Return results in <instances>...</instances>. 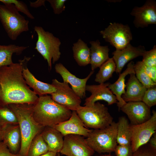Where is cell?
<instances>
[{
	"mask_svg": "<svg viewBox=\"0 0 156 156\" xmlns=\"http://www.w3.org/2000/svg\"><path fill=\"white\" fill-rule=\"evenodd\" d=\"M99 68V70L96 75L95 81L99 84L105 83L108 80L116 69V65L112 57L109 58Z\"/></svg>",
	"mask_w": 156,
	"mask_h": 156,
	"instance_id": "4316f807",
	"label": "cell"
},
{
	"mask_svg": "<svg viewBox=\"0 0 156 156\" xmlns=\"http://www.w3.org/2000/svg\"><path fill=\"white\" fill-rule=\"evenodd\" d=\"M117 123L113 121L104 128L93 129L86 139L91 148L99 153L114 151L117 145Z\"/></svg>",
	"mask_w": 156,
	"mask_h": 156,
	"instance_id": "8992f818",
	"label": "cell"
},
{
	"mask_svg": "<svg viewBox=\"0 0 156 156\" xmlns=\"http://www.w3.org/2000/svg\"><path fill=\"white\" fill-rule=\"evenodd\" d=\"M33 105L24 103L8 105L15 114L20 128L21 142L18 154L22 156H27L32 140L42 132L45 127L35 120L33 116Z\"/></svg>",
	"mask_w": 156,
	"mask_h": 156,
	"instance_id": "7a4b0ae2",
	"label": "cell"
},
{
	"mask_svg": "<svg viewBox=\"0 0 156 156\" xmlns=\"http://www.w3.org/2000/svg\"><path fill=\"white\" fill-rule=\"evenodd\" d=\"M1 128H2L0 126V133L1 130Z\"/></svg>",
	"mask_w": 156,
	"mask_h": 156,
	"instance_id": "ee69618b",
	"label": "cell"
},
{
	"mask_svg": "<svg viewBox=\"0 0 156 156\" xmlns=\"http://www.w3.org/2000/svg\"><path fill=\"white\" fill-rule=\"evenodd\" d=\"M29 46H19L15 44L0 45V68L13 64L12 56L14 54L21 55Z\"/></svg>",
	"mask_w": 156,
	"mask_h": 156,
	"instance_id": "d4e9b609",
	"label": "cell"
},
{
	"mask_svg": "<svg viewBox=\"0 0 156 156\" xmlns=\"http://www.w3.org/2000/svg\"><path fill=\"white\" fill-rule=\"evenodd\" d=\"M150 146L153 149L156 150V133H155L150 139Z\"/></svg>",
	"mask_w": 156,
	"mask_h": 156,
	"instance_id": "ab89813d",
	"label": "cell"
},
{
	"mask_svg": "<svg viewBox=\"0 0 156 156\" xmlns=\"http://www.w3.org/2000/svg\"><path fill=\"white\" fill-rule=\"evenodd\" d=\"M57 156H61L60 153H57Z\"/></svg>",
	"mask_w": 156,
	"mask_h": 156,
	"instance_id": "7bdbcfd3",
	"label": "cell"
},
{
	"mask_svg": "<svg viewBox=\"0 0 156 156\" xmlns=\"http://www.w3.org/2000/svg\"><path fill=\"white\" fill-rule=\"evenodd\" d=\"M90 43L91 45L90 64L92 71H94L109 59V49L107 46H101L99 40L91 41Z\"/></svg>",
	"mask_w": 156,
	"mask_h": 156,
	"instance_id": "7402d4cb",
	"label": "cell"
},
{
	"mask_svg": "<svg viewBox=\"0 0 156 156\" xmlns=\"http://www.w3.org/2000/svg\"><path fill=\"white\" fill-rule=\"evenodd\" d=\"M30 59L29 57H26L23 70V76L27 85L32 88L34 92L39 96L51 94L55 92L57 90L53 85L39 81L30 71L27 67L25 66V64Z\"/></svg>",
	"mask_w": 156,
	"mask_h": 156,
	"instance_id": "d6986e66",
	"label": "cell"
},
{
	"mask_svg": "<svg viewBox=\"0 0 156 156\" xmlns=\"http://www.w3.org/2000/svg\"><path fill=\"white\" fill-rule=\"evenodd\" d=\"M0 156H22L18 153L14 154L12 153L6 145L0 140Z\"/></svg>",
	"mask_w": 156,
	"mask_h": 156,
	"instance_id": "8d00e7d4",
	"label": "cell"
},
{
	"mask_svg": "<svg viewBox=\"0 0 156 156\" xmlns=\"http://www.w3.org/2000/svg\"><path fill=\"white\" fill-rule=\"evenodd\" d=\"M116 156H132L133 153L131 145H117L114 150Z\"/></svg>",
	"mask_w": 156,
	"mask_h": 156,
	"instance_id": "836d02e7",
	"label": "cell"
},
{
	"mask_svg": "<svg viewBox=\"0 0 156 156\" xmlns=\"http://www.w3.org/2000/svg\"><path fill=\"white\" fill-rule=\"evenodd\" d=\"M99 32L105 40L115 47L116 50L123 48L133 39L130 28L128 24L111 23L107 27Z\"/></svg>",
	"mask_w": 156,
	"mask_h": 156,
	"instance_id": "ba28073f",
	"label": "cell"
},
{
	"mask_svg": "<svg viewBox=\"0 0 156 156\" xmlns=\"http://www.w3.org/2000/svg\"><path fill=\"white\" fill-rule=\"evenodd\" d=\"M99 156H112L110 155H101Z\"/></svg>",
	"mask_w": 156,
	"mask_h": 156,
	"instance_id": "b9f144b4",
	"label": "cell"
},
{
	"mask_svg": "<svg viewBox=\"0 0 156 156\" xmlns=\"http://www.w3.org/2000/svg\"><path fill=\"white\" fill-rule=\"evenodd\" d=\"M57 153L52 152L48 151L46 153L41 155L40 156H57Z\"/></svg>",
	"mask_w": 156,
	"mask_h": 156,
	"instance_id": "60d3db41",
	"label": "cell"
},
{
	"mask_svg": "<svg viewBox=\"0 0 156 156\" xmlns=\"http://www.w3.org/2000/svg\"><path fill=\"white\" fill-rule=\"evenodd\" d=\"M135 75L138 79L147 89L156 86L146 73L142 61H138L134 65Z\"/></svg>",
	"mask_w": 156,
	"mask_h": 156,
	"instance_id": "f1b7e54d",
	"label": "cell"
},
{
	"mask_svg": "<svg viewBox=\"0 0 156 156\" xmlns=\"http://www.w3.org/2000/svg\"><path fill=\"white\" fill-rule=\"evenodd\" d=\"M51 84L57 90L55 92L51 94L52 99L71 111H76L80 106L81 100L69 87L68 83L61 82L54 79L52 80Z\"/></svg>",
	"mask_w": 156,
	"mask_h": 156,
	"instance_id": "30bf717a",
	"label": "cell"
},
{
	"mask_svg": "<svg viewBox=\"0 0 156 156\" xmlns=\"http://www.w3.org/2000/svg\"><path fill=\"white\" fill-rule=\"evenodd\" d=\"M33 116L36 121L45 127L58 124L68 119L72 111L54 101L51 96H39L33 105Z\"/></svg>",
	"mask_w": 156,
	"mask_h": 156,
	"instance_id": "3957f363",
	"label": "cell"
},
{
	"mask_svg": "<svg viewBox=\"0 0 156 156\" xmlns=\"http://www.w3.org/2000/svg\"><path fill=\"white\" fill-rule=\"evenodd\" d=\"M144 67L149 77L154 82L156 83V67L147 66L144 64Z\"/></svg>",
	"mask_w": 156,
	"mask_h": 156,
	"instance_id": "74e56055",
	"label": "cell"
},
{
	"mask_svg": "<svg viewBox=\"0 0 156 156\" xmlns=\"http://www.w3.org/2000/svg\"><path fill=\"white\" fill-rule=\"evenodd\" d=\"M94 152L83 136L70 134L64 137L60 153L66 156H92Z\"/></svg>",
	"mask_w": 156,
	"mask_h": 156,
	"instance_id": "8fae6325",
	"label": "cell"
},
{
	"mask_svg": "<svg viewBox=\"0 0 156 156\" xmlns=\"http://www.w3.org/2000/svg\"><path fill=\"white\" fill-rule=\"evenodd\" d=\"M0 140H1V136H0Z\"/></svg>",
	"mask_w": 156,
	"mask_h": 156,
	"instance_id": "f6af8a7d",
	"label": "cell"
},
{
	"mask_svg": "<svg viewBox=\"0 0 156 156\" xmlns=\"http://www.w3.org/2000/svg\"><path fill=\"white\" fill-rule=\"evenodd\" d=\"M50 126L60 131L64 137L74 134L87 137L93 130L85 126L75 111H72L71 116L68 120Z\"/></svg>",
	"mask_w": 156,
	"mask_h": 156,
	"instance_id": "4fadbf2b",
	"label": "cell"
},
{
	"mask_svg": "<svg viewBox=\"0 0 156 156\" xmlns=\"http://www.w3.org/2000/svg\"><path fill=\"white\" fill-rule=\"evenodd\" d=\"M117 123L116 136L117 143L120 145L131 144V133L130 125L125 116L119 118Z\"/></svg>",
	"mask_w": 156,
	"mask_h": 156,
	"instance_id": "484cf974",
	"label": "cell"
},
{
	"mask_svg": "<svg viewBox=\"0 0 156 156\" xmlns=\"http://www.w3.org/2000/svg\"><path fill=\"white\" fill-rule=\"evenodd\" d=\"M130 14L134 17L133 23L137 28H144L156 24V2L147 0L141 7L135 6Z\"/></svg>",
	"mask_w": 156,
	"mask_h": 156,
	"instance_id": "7c38bea8",
	"label": "cell"
},
{
	"mask_svg": "<svg viewBox=\"0 0 156 156\" xmlns=\"http://www.w3.org/2000/svg\"><path fill=\"white\" fill-rule=\"evenodd\" d=\"M142 61L146 65L156 67V46L155 45L152 49L146 51L143 55Z\"/></svg>",
	"mask_w": 156,
	"mask_h": 156,
	"instance_id": "d6a6232c",
	"label": "cell"
},
{
	"mask_svg": "<svg viewBox=\"0 0 156 156\" xmlns=\"http://www.w3.org/2000/svg\"><path fill=\"white\" fill-rule=\"evenodd\" d=\"M55 72L61 76L63 82L69 83L71 86V88L81 99L86 97V84L94 73V71H91L85 78L80 79L72 74L60 63L55 65Z\"/></svg>",
	"mask_w": 156,
	"mask_h": 156,
	"instance_id": "9a60e30c",
	"label": "cell"
},
{
	"mask_svg": "<svg viewBox=\"0 0 156 156\" xmlns=\"http://www.w3.org/2000/svg\"><path fill=\"white\" fill-rule=\"evenodd\" d=\"M150 118L145 122L137 125H130L131 146L133 153L146 144L156 132V112L152 111Z\"/></svg>",
	"mask_w": 156,
	"mask_h": 156,
	"instance_id": "9c48e42d",
	"label": "cell"
},
{
	"mask_svg": "<svg viewBox=\"0 0 156 156\" xmlns=\"http://www.w3.org/2000/svg\"><path fill=\"white\" fill-rule=\"evenodd\" d=\"M146 51L144 46L140 45L134 47L130 43L122 49L116 50L112 53V58L116 65V73L120 74L128 62L138 57L142 56Z\"/></svg>",
	"mask_w": 156,
	"mask_h": 156,
	"instance_id": "2e32d148",
	"label": "cell"
},
{
	"mask_svg": "<svg viewBox=\"0 0 156 156\" xmlns=\"http://www.w3.org/2000/svg\"><path fill=\"white\" fill-rule=\"evenodd\" d=\"M10 124H18L15 114L8 105H0V126Z\"/></svg>",
	"mask_w": 156,
	"mask_h": 156,
	"instance_id": "f546056e",
	"label": "cell"
},
{
	"mask_svg": "<svg viewBox=\"0 0 156 156\" xmlns=\"http://www.w3.org/2000/svg\"><path fill=\"white\" fill-rule=\"evenodd\" d=\"M26 58L0 68V105L34 104L39 96L27 85L23 75Z\"/></svg>",
	"mask_w": 156,
	"mask_h": 156,
	"instance_id": "6da1fadb",
	"label": "cell"
},
{
	"mask_svg": "<svg viewBox=\"0 0 156 156\" xmlns=\"http://www.w3.org/2000/svg\"><path fill=\"white\" fill-rule=\"evenodd\" d=\"M126 83V90L122 98L127 103L142 101L147 88L138 79L135 73H131Z\"/></svg>",
	"mask_w": 156,
	"mask_h": 156,
	"instance_id": "ffe728a7",
	"label": "cell"
},
{
	"mask_svg": "<svg viewBox=\"0 0 156 156\" xmlns=\"http://www.w3.org/2000/svg\"><path fill=\"white\" fill-rule=\"evenodd\" d=\"M1 140L6 145L10 151L14 154L18 153L21 136L18 124H10L2 127L0 133Z\"/></svg>",
	"mask_w": 156,
	"mask_h": 156,
	"instance_id": "ac0fdd59",
	"label": "cell"
},
{
	"mask_svg": "<svg viewBox=\"0 0 156 156\" xmlns=\"http://www.w3.org/2000/svg\"><path fill=\"white\" fill-rule=\"evenodd\" d=\"M48 151L47 145L40 133L36 135L31 143L27 156H40Z\"/></svg>",
	"mask_w": 156,
	"mask_h": 156,
	"instance_id": "83f0119b",
	"label": "cell"
},
{
	"mask_svg": "<svg viewBox=\"0 0 156 156\" xmlns=\"http://www.w3.org/2000/svg\"><path fill=\"white\" fill-rule=\"evenodd\" d=\"M0 20L8 36L12 40L29 30V21L13 4H0Z\"/></svg>",
	"mask_w": 156,
	"mask_h": 156,
	"instance_id": "277c9868",
	"label": "cell"
},
{
	"mask_svg": "<svg viewBox=\"0 0 156 156\" xmlns=\"http://www.w3.org/2000/svg\"><path fill=\"white\" fill-rule=\"evenodd\" d=\"M142 101L150 108L156 105V86L147 89Z\"/></svg>",
	"mask_w": 156,
	"mask_h": 156,
	"instance_id": "1f68e13d",
	"label": "cell"
},
{
	"mask_svg": "<svg viewBox=\"0 0 156 156\" xmlns=\"http://www.w3.org/2000/svg\"><path fill=\"white\" fill-rule=\"evenodd\" d=\"M45 0H38L34 2L29 1L30 6L34 8H37L42 5L45 6Z\"/></svg>",
	"mask_w": 156,
	"mask_h": 156,
	"instance_id": "f35d334b",
	"label": "cell"
},
{
	"mask_svg": "<svg viewBox=\"0 0 156 156\" xmlns=\"http://www.w3.org/2000/svg\"><path fill=\"white\" fill-rule=\"evenodd\" d=\"M72 47L74 58L79 66H85L90 64V49L87 44L79 38Z\"/></svg>",
	"mask_w": 156,
	"mask_h": 156,
	"instance_id": "cb8c5ba5",
	"label": "cell"
},
{
	"mask_svg": "<svg viewBox=\"0 0 156 156\" xmlns=\"http://www.w3.org/2000/svg\"><path fill=\"white\" fill-rule=\"evenodd\" d=\"M134 63L133 61L129 62L127 64L126 69L119 74L117 80L112 84L109 83L108 87L116 97L117 101V106L118 109L121 108L127 103L122 98V94L125 92V78L127 75L131 73H135L134 70Z\"/></svg>",
	"mask_w": 156,
	"mask_h": 156,
	"instance_id": "44dd1931",
	"label": "cell"
},
{
	"mask_svg": "<svg viewBox=\"0 0 156 156\" xmlns=\"http://www.w3.org/2000/svg\"><path fill=\"white\" fill-rule=\"evenodd\" d=\"M132 156H156V150L150 146L148 148L141 147L133 153Z\"/></svg>",
	"mask_w": 156,
	"mask_h": 156,
	"instance_id": "d590c367",
	"label": "cell"
},
{
	"mask_svg": "<svg viewBox=\"0 0 156 156\" xmlns=\"http://www.w3.org/2000/svg\"><path fill=\"white\" fill-rule=\"evenodd\" d=\"M120 109L127 115L132 125L144 122L151 116L150 108L142 101L127 102Z\"/></svg>",
	"mask_w": 156,
	"mask_h": 156,
	"instance_id": "5bb4252c",
	"label": "cell"
},
{
	"mask_svg": "<svg viewBox=\"0 0 156 156\" xmlns=\"http://www.w3.org/2000/svg\"><path fill=\"white\" fill-rule=\"evenodd\" d=\"M41 134L47 145L49 151L60 153L63 145L64 136L60 131L51 126H46Z\"/></svg>",
	"mask_w": 156,
	"mask_h": 156,
	"instance_id": "603a6c76",
	"label": "cell"
},
{
	"mask_svg": "<svg viewBox=\"0 0 156 156\" xmlns=\"http://www.w3.org/2000/svg\"><path fill=\"white\" fill-rule=\"evenodd\" d=\"M76 111L88 128L102 129L109 125L113 121L107 107L99 102L90 105H80Z\"/></svg>",
	"mask_w": 156,
	"mask_h": 156,
	"instance_id": "5b68a950",
	"label": "cell"
},
{
	"mask_svg": "<svg viewBox=\"0 0 156 156\" xmlns=\"http://www.w3.org/2000/svg\"><path fill=\"white\" fill-rule=\"evenodd\" d=\"M4 4H12L18 11L23 13L29 18L34 19V17L29 10L27 5L23 2L18 0H0Z\"/></svg>",
	"mask_w": 156,
	"mask_h": 156,
	"instance_id": "4dcf8cb0",
	"label": "cell"
},
{
	"mask_svg": "<svg viewBox=\"0 0 156 156\" xmlns=\"http://www.w3.org/2000/svg\"><path fill=\"white\" fill-rule=\"evenodd\" d=\"M50 3L55 14H59L64 11L65 9L64 3L66 0H47Z\"/></svg>",
	"mask_w": 156,
	"mask_h": 156,
	"instance_id": "e575fe53",
	"label": "cell"
},
{
	"mask_svg": "<svg viewBox=\"0 0 156 156\" xmlns=\"http://www.w3.org/2000/svg\"><path fill=\"white\" fill-rule=\"evenodd\" d=\"M34 31L38 35L35 49L47 62L50 70L52 68V60L54 64L60 59L61 42L53 34L44 30L41 27L35 26Z\"/></svg>",
	"mask_w": 156,
	"mask_h": 156,
	"instance_id": "52a82bcc",
	"label": "cell"
},
{
	"mask_svg": "<svg viewBox=\"0 0 156 156\" xmlns=\"http://www.w3.org/2000/svg\"><path fill=\"white\" fill-rule=\"evenodd\" d=\"M109 83H107L99 85H86V91L90 92L91 94L85 99L84 105H92L99 100L107 102L108 105L117 103L116 96L108 87Z\"/></svg>",
	"mask_w": 156,
	"mask_h": 156,
	"instance_id": "e0dca14e",
	"label": "cell"
}]
</instances>
